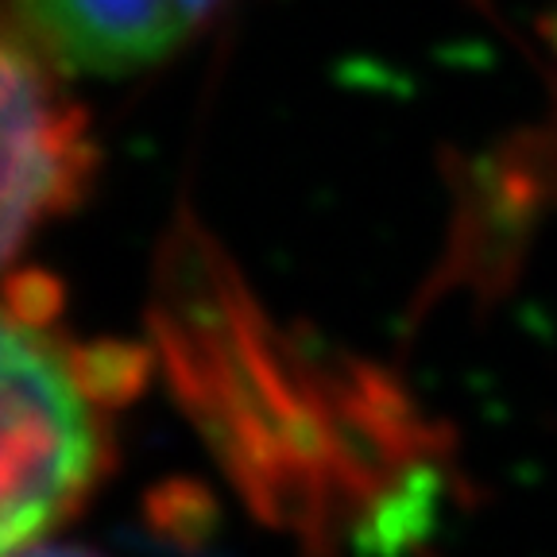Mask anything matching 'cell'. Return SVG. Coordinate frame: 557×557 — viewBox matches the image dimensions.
<instances>
[{
    "mask_svg": "<svg viewBox=\"0 0 557 557\" xmlns=\"http://www.w3.org/2000/svg\"><path fill=\"white\" fill-rule=\"evenodd\" d=\"M27 39L66 74L121 78L163 62L213 0H9Z\"/></svg>",
    "mask_w": 557,
    "mask_h": 557,
    "instance_id": "obj_3",
    "label": "cell"
},
{
    "mask_svg": "<svg viewBox=\"0 0 557 557\" xmlns=\"http://www.w3.org/2000/svg\"><path fill=\"white\" fill-rule=\"evenodd\" d=\"M62 295L47 275L0 290V557L86 499L104 469V410L144 380L124 345H74L51 330Z\"/></svg>",
    "mask_w": 557,
    "mask_h": 557,
    "instance_id": "obj_1",
    "label": "cell"
},
{
    "mask_svg": "<svg viewBox=\"0 0 557 557\" xmlns=\"http://www.w3.org/2000/svg\"><path fill=\"white\" fill-rule=\"evenodd\" d=\"M89 171L86 113L24 39L0 32V271L47 218L82 198Z\"/></svg>",
    "mask_w": 557,
    "mask_h": 557,
    "instance_id": "obj_2",
    "label": "cell"
},
{
    "mask_svg": "<svg viewBox=\"0 0 557 557\" xmlns=\"http://www.w3.org/2000/svg\"><path fill=\"white\" fill-rule=\"evenodd\" d=\"M16 557H97V554H86V549H78V546H35Z\"/></svg>",
    "mask_w": 557,
    "mask_h": 557,
    "instance_id": "obj_4",
    "label": "cell"
}]
</instances>
